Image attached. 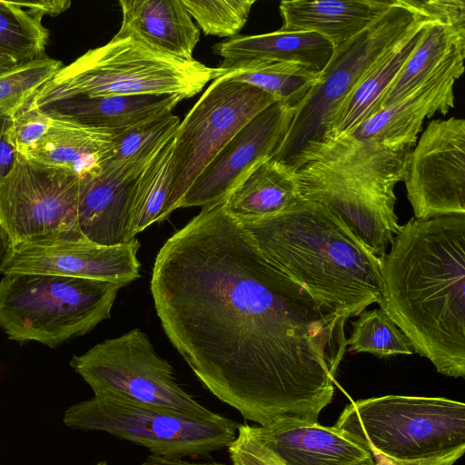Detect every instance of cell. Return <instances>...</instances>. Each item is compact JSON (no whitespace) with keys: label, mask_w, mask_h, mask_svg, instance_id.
<instances>
[{"label":"cell","mask_w":465,"mask_h":465,"mask_svg":"<svg viewBox=\"0 0 465 465\" xmlns=\"http://www.w3.org/2000/svg\"><path fill=\"white\" fill-rule=\"evenodd\" d=\"M227 450L232 465H285L259 440L252 425L239 424Z\"/></svg>","instance_id":"35"},{"label":"cell","mask_w":465,"mask_h":465,"mask_svg":"<svg viewBox=\"0 0 465 465\" xmlns=\"http://www.w3.org/2000/svg\"><path fill=\"white\" fill-rule=\"evenodd\" d=\"M10 243L5 232L0 226V264L3 261L4 256L5 255Z\"/></svg>","instance_id":"38"},{"label":"cell","mask_w":465,"mask_h":465,"mask_svg":"<svg viewBox=\"0 0 465 465\" xmlns=\"http://www.w3.org/2000/svg\"><path fill=\"white\" fill-rule=\"evenodd\" d=\"M301 199L295 170L271 158L232 190L224 208L238 221L254 220L274 215Z\"/></svg>","instance_id":"26"},{"label":"cell","mask_w":465,"mask_h":465,"mask_svg":"<svg viewBox=\"0 0 465 465\" xmlns=\"http://www.w3.org/2000/svg\"><path fill=\"white\" fill-rule=\"evenodd\" d=\"M224 201L203 207L155 258L162 327L204 387L245 420L318 422L348 319L273 267Z\"/></svg>","instance_id":"1"},{"label":"cell","mask_w":465,"mask_h":465,"mask_svg":"<svg viewBox=\"0 0 465 465\" xmlns=\"http://www.w3.org/2000/svg\"><path fill=\"white\" fill-rule=\"evenodd\" d=\"M238 222L273 267L328 309L349 319L381 302L382 259L325 204L302 198L274 215Z\"/></svg>","instance_id":"3"},{"label":"cell","mask_w":465,"mask_h":465,"mask_svg":"<svg viewBox=\"0 0 465 465\" xmlns=\"http://www.w3.org/2000/svg\"><path fill=\"white\" fill-rule=\"evenodd\" d=\"M424 12L412 27L376 61L339 107L331 119L326 136L320 143L350 133L364 120L380 111L385 93L434 18V0H424Z\"/></svg>","instance_id":"19"},{"label":"cell","mask_w":465,"mask_h":465,"mask_svg":"<svg viewBox=\"0 0 465 465\" xmlns=\"http://www.w3.org/2000/svg\"><path fill=\"white\" fill-rule=\"evenodd\" d=\"M226 72L160 52L132 37L114 35L104 45L62 66L29 104L40 107L74 97L124 95H177L183 100Z\"/></svg>","instance_id":"5"},{"label":"cell","mask_w":465,"mask_h":465,"mask_svg":"<svg viewBox=\"0 0 465 465\" xmlns=\"http://www.w3.org/2000/svg\"><path fill=\"white\" fill-rule=\"evenodd\" d=\"M179 124L177 115L167 113L114 135L112 149L103 165L136 178L174 135Z\"/></svg>","instance_id":"28"},{"label":"cell","mask_w":465,"mask_h":465,"mask_svg":"<svg viewBox=\"0 0 465 465\" xmlns=\"http://www.w3.org/2000/svg\"><path fill=\"white\" fill-rule=\"evenodd\" d=\"M347 342L351 351L368 352L379 358L413 353L406 336L381 309L361 312L352 322Z\"/></svg>","instance_id":"31"},{"label":"cell","mask_w":465,"mask_h":465,"mask_svg":"<svg viewBox=\"0 0 465 465\" xmlns=\"http://www.w3.org/2000/svg\"><path fill=\"white\" fill-rule=\"evenodd\" d=\"M53 118L28 104L13 116L12 143L18 154L25 157L47 132Z\"/></svg>","instance_id":"34"},{"label":"cell","mask_w":465,"mask_h":465,"mask_svg":"<svg viewBox=\"0 0 465 465\" xmlns=\"http://www.w3.org/2000/svg\"><path fill=\"white\" fill-rule=\"evenodd\" d=\"M296 108L274 103L242 128L199 174L179 208L224 201L256 166L271 159L285 138Z\"/></svg>","instance_id":"15"},{"label":"cell","mask_w":465,"mask_h":465,"mask_svg":"<svg viewBox=\"0 0 465 465\" xmlns=\"http://www.w3.org/2000/svg\"><path fill=\"white\" fill-rule=\"evenodd\" d=\"M13 116L0 113V186L18 155L11 139Z\"/></svg>","instance_id":"36"},{"label":"cell","mask_w":465,"mask_h":465,"mask_svg":"<svg viewBox=\"0 0 465 465\" xmlns=\"http://www.w3.org/2000/svg\"><path fill=\"white\" fill-rule=\"evenodd\" d=\"M69 1L14 2L0 0V53L25 63L45 56L49 33L45 15L59 14Z\"/></svg>","instance_id":"27"},{"label":"cell","mask_w":465,"mask_h":465,"mask_svg":"<svg viewBox=\"0 0 465 465\" xmlns=\"http://www.w3.org/2000/svg\"><path fill=\"white\" fill-rule=\"evenodd\" d=\"M253 430L285 465H375L367 448L334 426L287 420Z\"/></svg>","instance_id":"17"},{"label":"cell","mask_w":465,"mask_h":465,"mask_svg":"<svg viewBox=\"0 0 465 465\" xmlns=\"http://www.w3.org/2000/svg\"><path fill=\"white\" fill-rule=\"evenodd\" d=\"M465 214L411 218L382 258V310L413 351L465 376Z\"/></svg>","instance_id":"2"},{"label":"cell","mask_w":465,"mask_h":465,"mask_svg":"<svg viewBox=\"0 0 465 465\" xmlns=\"http://www.w3.org/2000/svg\"><path fill=\"white\" fill-rule=\"evenodd\" d=\"M174 135L136 178L133 188L131 232L134 238L172 213L169 202L173 176Z\"/></svg>","instance_id":"29"},{"label":"cell","mask_w":465,"mask_h":465,"mask_svg":"<svg viewBox=\"0 0 465 465\" xmlns=\"http://www.w3.org/2000/svg\"><path fill=\"white\" fill-rule=\"evenodd\" d=\"M334 427L395 465H453L465 450V404L442 397L359 400Z\"/></svg>","instance_id":"6"},{"label":"cell","mask_w":465,"mask_h":465,"mask_svg":"<svg viewBox=\"0 0 465 465\" xmlns=\"http://www.w3.org/2000/svg\"><path fill=\"white\" fill-rule=\"evenodd\" d=\"M114 138V134L104 129L53 118L45 134L25 158L82 178L101 168Z\"/></svg>","instance_id":"25"},{"label":"cell","mask_w":465,"mask_h":465,"mask_svg":"<svg viewBox=\"0 0 465 465\" xmlns=\"http://www.w3.org/2000/svg\"><path fill=\"white\" fill-rule=\"evenodd\" d=\"M182 100L177 95L74 97L37 108L52 118L104 129L117 135L154 116L172 113Z\"/></svg>","instance_id":"24"},{"label":"cell","mask_w":465,"mask_h":465,"mask_svg":"<svg viewBox=\"0 0 465 465\" xmlns=\"http://www.w3.org/2000/svg\"><path fill=\"white\" fill-rule=\"evenodd\" d=\"M274 103L261 89L224 75L212 82L174 134L171 213L232 137Z\"/></svg>","instance_id":"11"},{"label":"cell","mask_w":465,"mask_h":465,"mask_svg":"<svg viewBox=\"0 0 465 465\" xmlns=\"http://www.w3.org/2000/svg\"><path fill=\"white\" fill-rule=\"evenodd\" d=\"M122 25L117 37H132L178 57L193 60L200 30L182 0H120Z\"/></svg>","instance_id":"20"},{"label":"cell","mask_w":465,"mask_h":465,"mask_svg":"<svg viewBox=\"0 0 465 465\" xmlns=\"http://www.w3.org/2000/svg\"><path fill=\"white\" fill-rule=\"evenodd\" d=\"M139 248L136 238L112 246L97 244L84 237L10 244L0 272L53 274L125 286L140 277Z\"/></svg>","instance_id":"14"},{"label":"cell","mask_w":465,"mask_h":465,"mask_svg":"<svg viewBox=\"0 0 465 465\" xmlns=\"http://www.w3.org/2000/svg\"><path fill=\"white\" fill-rule=\"evenodd\" d=\"M19 64L20 63L12 56L0 53V74L10 71Z\"/></svg>","instance_id":"37"},{"label":"cell","mask_w":465,"mask_h":465,"mask_svg":"<svg viewBox=\"0 0 465 465\" xmlns=\"http://www.w3.org/2000/svg\"><path fill=\"white\" fill-rule=\"evenodd\" d=\"M395 0H289L279 5L282 32H312L340 48L380 18Z\"/></svg>","instance_id":"21"},{"label":"cell","mask_w":465,"mask_h":465,"mask_svg":"<svg viewBox=\"0 0 465 465\" xmlns=\"http://www.w3.org/2000/svg\"><path fill=\"white\" fill-rule=\"evenodd\" d=\"M465 48L396 103L382 108L350 133L339 136L360 143H417L426 118L455 107L454 84L464 72Z\"/></svg>","instance_id":"16"},{"label":"cell","mask_w":465,"mask_h":465,"mask_svg":"<svg viewBox=\"0 0 465 465\" xmlns=\"http://www.w3.org/2000/svg\"><path fill=\"white\" fill-rule=\"evenodd\" d=\"M413 143H360L334 138L306 151L295 166L302 199L335 212L382 259L401 225L394 189L403 182Z\"/></svg>","instance_id":"4"},{"label":"cell","mask_w":465,"mask_h":465,"mask_svg":"<svg viewBox=\"0 0 465 465\" xmlns=\"http://www.w3.org/2000/svg\"><path fill=\"white\" fill-rule=\"evenodd\" d=\"M96 465H108V463L106 461H101V462L97 463Z\"/></svg>","instance_id":"39"},{"label":"cell","mask_w":465,"mask_h":465,"mask_svg":"<svg viewBox=\"0 0 465 465\" xmlns=\"http://www.w3.org/2000/svg\"><path fill=\"white\" fill-rule=\"evenodd\" d=\"M204 35L234 37L248 20L254 0H182Z\"/></svg>","instance_id":"33"},{"label":"cell","mask_w":465,"mask_h":465,"mask_svg":"<svg viewBox=\"0 0 465 465\" xmlns=\"http://www.w3.org/2000/svg\"><path fill=\"white\" fill-rule=\"evenodd\" d=\"M424 9V0H395L380 18L334 50L319 82L296 108L290 129L272 158L294 169L301 155L324 139L347 96Z\"/></svg>","instance_id":"8"},{"label":"cell","mask_w":465,"mask_h":465,"mask_svg":"<svg viewBox=\"0 0 465 465\" xmlns=\"http://www.w3.org/2000/svg\"><path fill=\"white\" fill-rule=\"evenodd\" d=\"M136 178L103 164L98 171L80 178L77 223L85 239L106 246L134 239L131 232V208Z\"/></svg>","instance_id":"18"},{"label":"cell","mask_w":465,"mask_h":465,"mask_svg":"<svg viewBox=\"0 0 465 465\" xmlns=\"http://www.w3.org/2000/svg\"><path fill=\"white\" fill-rule=\"evenodd\" d=\"M434 2V18L385 93L380 110L403 98L438 70L453 54L465 48V2Z\"/></svg>","instance_id":"22"},{"label":"cell","mask_w":465,"mask_h":465,"mask_svg":"<svg viewBox=\"0 0 465 465\" xmlns=\"http://www.w3.org/2000/svg\"><path fill=\"white\" fill-rule=\"evenodd\" d=\"M70 365L95 396H121L204 420L221 415L199 403L178 383L172 365L155 351L148 336L139 329L73 356Z\"/></svg>","instance_id":"10"},{"label":"cell","mask_w":465,"mask_h":465,"mask_svg":"<svg viewBox=\"0 0 465 465\" xmlns=\"http://www.w3.org/2000/svg\"><path fill=\"white\" fill-rule=\"evenodd\" d=\"M321 73L294 63L257 62L232 70L224 76L255 86L275 102L297 108L319 82Z\"/></svg>","instance_id":"30"},{"label":"cell","mask_w":465,"mask_h":465,"mask_svg":"<svg viewBox=\"0 0 465 465\" xmlns=\"http://www.w3.org/2000/svg\"><path fill=\"white\" fill-rule=\"evenodd\" d=\"M80 177L18 154L0 186V226L9 243L84 237L77 223Z\"/></svg>","instance_id":"12"},{"label":"cell","mask_w":465,"mask_h":465,"mask_svg":"<svg viewBox=\"0 0 465 465\" xmlns=\"http://www.w3.org/2000/svg\"><path fill=\"white\" fill-rule=\"evenodd\" d=\"M223 58L219 67L232 70L257 62L294 63L322 72L333 48L321 35L312 32H282L236 35L213 46Z\"/></svg>","instance_id":"23"},{"label":"cell","mask_w":465,"mask_h":465,"mask_svg":"<svg viewBox=\"0 0 465 465\" xmlns=\"http://www.w3.org/2000/svg\"><path fill=\"white\" fill-rule=\"evenodd\" d=\"M122 287L116 282L53 274H4L0 327L11 340L56 347L108 319Z\"/></svg>","instance_id":"7"},{"label":"cell","mask_w":465,"mask_h":465,"mask_svg":"<svg viewBox=\"0 0 465 465\" xmlns=\"http://www.w3.org/2000/svg\"><path fill=\"white\" fill-rule=\"evenodd\" d=\"M61 67L60 61L43 56L0 74V113L14 116Z\"/></svg>","instance_id":"32"},{"label":"cell","mask_w":465,"mask_h":465,"mask_svg":"<svg viewBox=\"0 0 465 465\" xmlns=\"http://www.w3.org/2000/svg\"><path fill=\"white\" fill-rule=\"evenodd\" d=\"M63 421L73 429L104 431L143 446L151 455L174 459L207 456L227 448L239 426L223 415L199 419L115 395H94L74 404Z\"/></svg>","instance_id":"9"},{"label":"cell","mask_w":465,"mask_h":465,"mask_svg":"<svg viewBox=\"0 0 465 465\" xmlns=\"http://www.w3.org/2000/svg\"><path fill=\"white\" fill-rule=\"evenodd\" d=\"M416 219L465 214V120L429 123L408 158L404 181Z\"/></svg>","instance_id":"13"}]
</instances>
